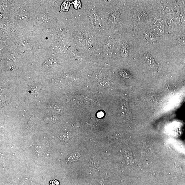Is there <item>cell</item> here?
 I'll return each instance as SVG.
<instances>
[{
    "instance_id": "obj_1",
    "label": "cell",
    "mask_w": 185,
    "mask_h": 185,
    "mask_svg": "<svg viewBox=\"0 0 185 185\" xmlns=\"http://www.w3.org/2000/svg\"><path fill=\"white\" fill-rule=\"evenodd\" d=\"M90 19L93 26L98 27L100 24L99 17L97 13L94 10L91 11L90 13Z\"/></svg>"
},
{
    "instance_id": "obj_2",
    "label": "cell",
    "mask_w": 185,
    "mask_h": 185,
    "mask_svg": "<svg viewBox=\"0 0 185 185\" xmlns=\"http://www.w3.org/2000/svg\"><path fill=\"white\" fill-rule=\"evenodd\" d=\"M120 111L122 116L123 117H128L130 114V111L127 103L122 102L120 104Z\"/></svg>"
},
{
    "instance_id": "obj_3",
    "label": "cell",
    "mask_w": 185,
    "mask_h": 185,
    "mask_svg": "<svg viewBox=\"0 0 185 185\" xmlns=\"http://www.w3.org/2000/svg\"><path fill=\"white\" fill-rule=\"evenodd\" d=\"M29 89V92L32 94H37L41 91L42 86L39 83L32 84L31 85Z\"/></svg>"
},
{
    "instance_id": "obj_4",
    "label": "cell",
    "mask_w": 185,
    "mask_h": 185,
    "mask_svg": "<svg viewBox=\"0 0 185 185\" xmlns=\"http://www.w3.org/2000/svg\"><path fill=\"white\" fill-rule=\"evenodd\" d=\"M71 133L69 132L66 131L60 133L58 135V138L62 142L68 141L71 138Z\"/></svg>"
},
{
    "instance_id": "obj_5",
    "label": "cell",
    "mask_w": 185,
    "mask_h": 185,
    "mask_svg": "<svg viewBox=\"0 0 185 185\" xmlns=\"http://www.w3.org/2000/svg\"><path fill=\"white\" fill-rule=\"evenodd\" d=\"M81 156L80 154L78 152L71 153L66 158V161L68 164L78 160Z\"/></svg>"
},
{
    "instance_id": "obj_6",
    "label": "cell",
    "mask_w": 185,
    "mask_h": 185,
    "mask_svg": "<svg viewBox=\"0 0 185 185\" xmlns=\"http://www.w3.org/2000/svg\"><path fill=\"white\" fill-rule=\"evenodd\" d=\"M145 60L146 63H147L148 65L151 66L153 68H156L157 67L156 64L154 60L152 57L151 56L148 54L145 55L144 56Z\"/></svg>"
},
{
    "instance_id": "obj_7",
    "label": "cell",
    "mask_w": 185,
    "mask_h": 185,
    "mask_svg": "<svg viewBox=\"0 0 185 185\" xmlns=\"http://www.w3.org/2000/svg\"><path fill=\"white\" fill-rule=\"evenodd\" d=\"M45 64L48 67H54L57 64L56 59L52 56L47 57L45 60Z\"/></svg>"
},
{
    "instance_id": "obj_8",
    "label": "cell",
    "mask_w": 185,
    "mask_h": 185,
    "mask_svg": "<svg viewBox=\"0 0 185 185\" xmlns=\"http://www.w3.org/2000/svg\"><path fill=\"white\" fill-rule=\"evenodd\" d=\"M70 3L68 1L64 2L61 5V8L62 10L64 12H66L68 11L70 6Z\"/></svg>"
},
{
    "instance_id": "obj_9",
    "label": "cell",
    "mask_w": 185,
    "mask_h": 185,
    "mask_svg": "<svg viewBox=\"0 0 185 185\" xmlns=\"http://www.w3.org/2000/svg\"><path fill=\"white\" fill-rule=\"evenodd\" d=\"M119 74L122 76L124 77L127 78H130L131 74L128 71L123 69H121L119 70Z\"/></svg>"
},
{
    "instance_id": "obj_10",
    "label": "cell",
    "mask_w": 185,
    "mask_h": 185,
    "mask_svg": "<svg viewBox=\"0 0 185 185\" xmlns=\"http://www.w3.org/2000/svg\"><path fill=\"white\" fill-rule=\"evenodd\" d=\"M116 16L114 14L110 16L109 19V25H112L114 24L115 22L116 21Z\"/></svg>"
},
{
    "instance_id": "obj_11",
    "label": "cell",
    "mask_w": 185,
    "mask_h": 185,
    "mask_svg": "<svg viewBox=\"0 0 185 185\" xmlns=\"http://www.w3.org/2000/svg\"><path fill=\"white\" fill-rule=\"evenodd\" d=\"M75 9H79L81 7V2L79 1H75L72 3Z\"/></svg>"
},
{
    "instance_id": "obj_12",
    "label": "cell",
    "mask_w": 185,
    "mask_h": 185,
    "mask_svg": "<svg viewBox=\"0 0 185 185\" xmlns=\"http://www.w3.org/2000/svg\"><path fill=\"white\" fill-rule=\"evenodd\" d=\"M59 182L58 180H54L51 181L50 182V185H59Z\"/></svg>"
},
{
    "instance_id": "obj_13",
    "label": "cell",
    "mask_w": 185,
    "mask_h": 185,
    "mask_svg": "<svg viewBox=\"0 0 185 185\" xmlns=\"http://www.w3.org/2000/svg\"><path fill=\"white\" fill-rule=\"evenodd\" d=\"M104 116V113L102 112H100L98 113V118H101L103 117Z\"/></svg>"
}]
</instances>
